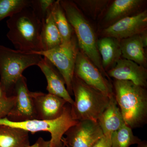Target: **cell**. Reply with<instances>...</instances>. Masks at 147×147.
<instances>
[{"instance_id": "8", "label": "cell", "mask_w": 147, "mask_h": 147, "mask_svg": "<svg viewBox=\"0 0 147 147\" xmlns=\"http://www.w3.org/2000/svg\"><path fill=\"white\" fill-rule=\"evenodd\" d=\"M74 75L88 86L109 96L114 94L113 84L79 49L76 56Z\"/></svg>"}, {"instance_id": "18", "label": "cell", "mask_w": 147, "mask_h": 147, "mask_svg": "<svg viewBox=\"0 0 147 147\" xmlns=\"http://www.w3.org/2000/svg\"><path fill=\"white\" fill-rule=\"evenodd\" d=\"M30 145L28 131L0 125V147H27Z\"/></svg>"}, {"instance_id": "13", "label": "cell", "mask_w": 147, "mask_h": 147, "mask_svg": "<svg viewBox=\"0 0 147 147\" xmlns=\"http://www.w3.org/2000/svg\"><path fill=\"white\" fill-rule=\"evenodd\" d=\"M107 73L108 77L115 80L130 81L137 86L146 88V68L132 61L120 59Z\"/></svg>"}, {"instance_id": "30", "label": "cell", "mask_w": 147, "mask_h": 147, "mask_svg": "<svg viewBox=\"0 0 147 147\" xmlns=\"http://www.w3.org/2000/svg\"><path fill=\"white\" fill-rule=\"evenodd\" d=\"M5 95H7L5 94V93L4 92L1 86V84H0V99L3 96H4Z\"/></svg>"}, {"instance_id": "22", "label": "cell", "mask_w": 147, "mask_h": 147, "mask_svg": "<svg viewBox=\"0 0 147 147\" xmlns=\"http://www.w3.org/2000/svg\"><path fill=\"white\" fill-rule=\"evenodd\" d=\"M132 129L125 124L112 133L111 147H129L131 145L138 144L142 141L133 134Z\"/></svg>"}, {"instance_id": "2", "label": "cell", "mask_w": 147, "mask_h": 147, "mask_svg": "<svg viewBox=\"0 0 147 147\" xmlns=\"http://www.w3.org/2000/svg\"><path fill=\"white\" fill-rule=\"evenodd\" d=\"M7 36L16 50L27 52L43 51L41 33L42 22L31 7L24 9L7 21Z\"/></svg>"}, {"instance_id": "6", "label": "cell", "mask_w": 147, "mask_h": 147, "mask_svg": "<svg viewBox=\"0 0 147 147\" xmlns=\"http://www.w3.org/2000/svg\"><path fill=\"white\" fill-rule=\"evenodd\" d=\"M79 121L75 120L71 115V105L67 103L63 113L58 118L52 120L35 119L21 122L9 121L6 117L0 118V125L21 129L34 134L38 131H47L51 134L50 147H65L62 139L65 133L76 124Z\"/></svg>"}, {"instance_id": "26", "label": "cell", "mask_w": 147, "mask_h": 147, "mask_svg": "<svg viewBox=\"0 0 147 147\" xmlns=\"http://www.w3.org/2000/svg\"><path fill=\"white\" fill-rule=\"evenodd\" d=\"M16 97L13 94L5 95L0 99V118L6 117L13 108Z\"/></svg>"}, {"instance_id": "12", "label": "cell", "mask_w": 147, "mask_h": 147, "mask_svg": "<svg viewBox=\"0 0 147 147\" xmlns=\"http://www.w3.org/2000/svg\"><path fill=\"white\" fill-rule=\"evenodd\" d=\"M37 119L52 120L59 117L68 103L57 96L41 92H31Z\"/></svg>"}, {"instance_id": "16", "label": "cell", "mask_w": 147, "mask_h": 147, "mask_svg": "<svg viewBox=\"0 0 147 147\" xmlns=\"http://www.w3.org/2000/svg\"><path fill=\"white\" fill-rule=\"evenodd\" d=\"M97 122L105 135H112L125 124L114 94L110 96L108 106L98 119Z\"/></svg>"}, {"instance_id": "10", "label": "cell", "mask_w": 147, "mask_h": 147, "mask_svg": "<svg viewBox=\"0 0 147 147\" xmlns=\"http://www.w3.org/2000/svg\"><path fill=\"white\" fill-rule=\"evenodd\" d=\"M13 94L16 97L15 103L7 118L13 122L24 121L36 119L31 92L29 91L26 79L23 75L16 82Z\"/></svg>"}, {"instance_id": "24", "label": "cell", "mask_w": 147, "mask_h": 147, "mask_svg": "<svg viewBox=\"0 0 147 147\" xmlns=\"http://www.w3.org/2000/svg\"><path fill=\"white\" fill-rule=\"evenodd\" d=\"M73 1L79 8H81L94 19L103 12L109 3V1L104 0H77Z\"/></svg>"}, {"instance_id": "17", "label": "cell", "mask_w": 147, "mask_h": 147, "mask_svg": "<svg viewBox=\"0 0 147 147\" xmlns=\"http://www.w3.org/2000/svg\"><path fill=\"white\" fill-rule=\"evenodd\" d=\"M97 46L102 67L107 73L115 66L121 56L119 40L105 36L97 41Z\"/></svg>"}, {"instance_id": "25", "label": "cell", "mask_w": 147, "mask_h": 147, "mask_svg": "<svg viewBox=\"0 0 147 147\" xmlns=\"http://www.w3.org/2000/svg\"><path fill=\"white\" fill-rule=\"evenodd\" d=\"M31 7L36 16L42 22L52 10L54 0H31Z\"/></svg>"}, {"instance_id": "7", "label": "cell", "mask_w": 147, "mask_h": 147, "mask_svg": "<svg viewBox=\"0 0 147 147\" xmlns=\"http://www.w3.org/2000/svg\"><path fill=\"white\" fill-rule=\"evenodd\" d=\"M79 50L75 34L71 39L47 51L34 52L47 59L58 69L64 80L69 94H73L72 85L76 56Z\"/></svg>"}, {"instance_id": "29", "label": "cell", "mask_w": 147, "mask_h": 147, "mask_svg": "<svg viewBox=\"0 0 147 147\" xmlns=\"http://www.w3.org/2000/svg\"><path fill=\"white\" fill-rule=\"evenodd\" d=\"M137 147H147V142L146 140L142 141L137 144Z\"/></svg>"}, {"instance_id": "11", "label": "cell", "mask_w": 147, "mask_h": 147, "mask_svg": "<svg viewBox=\"0 0 147 147\" xmlns=\"http://www.w3.org/2000/svg\"><path fill=\"white\" fill-rule=\"evenodd\" d=\"M147 26V11L145 10L116 21L105 28L103 34L119 40L146 31Z\"/></svg>"}, {"instance_id": "1", "label": "cell", "mask_w": 147, "mask_h": 147, "mask_svg": "<svg viewBox=\"0 0 147 147\" xmlns=\"http://www.w3.org/2000/svg\"><path fill=\"white\" fill-rule=\"evenodd\" d=\"M114 95L125 123L132 129L147 123V91L146 88L128 81L115 80Z\"/></svg>"}, {"instance_id": "14", "label": "cell", "mask_w": 147, "mask_h": 147, "mask_svg": "<svg viewBox=\"0 0 147 147\" xmlns=\"http://www.w3.org/2000/svg\"><path fill=\"white\" fill-rule=\"evenodd\" d=\"M37 66L46 78L47 84L46 89L48 93L61 98L72 105L74 100L67 90L64 80L53 64L44 57L42 58Z\"/></svg>"}, {"instance_id": "28", "label": "cell", "mask_w": 147, "mask_h": 147, "mask_svg": "<svg viewBox=\"0 0 147 147\" xmlns=\"http://www.w3.org/2000/svg\"><path fill=\"white\" fill-rule=\"evenodd\" d=\"M50 141H46L42 137H39L34 144L27 147H50Z\"/></svg>"}, {"instance_id": "20", "label": "cell", "mask_w": 147, "mask_h": 147, "mask_svg": "<svg viewBox=\"0 0 147 147\" xmlns=\"http://www.w3.org/2000/svg\"><path fill=\"white\" fill-rule=\"evenodd\" d=\"M142 2L141 0H115L108 9L105 21L110 22L128 16L139 8Z\"/></svg>"}, {"instance_id": "3", "label": "cell", "mask_w": 147, "mask_h": 147, "mask_svg": "<svg viewBox=\"0 0 147 147\" xmlns=\"http://www.w3.org/2000/svg\"><path fill=\"white\" fill-rule=\"evenodd\" d=\"M69 23L76 36L78 47L105 77L109 79L102 65L94 31L82 10L73 1H60Z\"/></svg>"}, {"instance_id": "5", "label": "cell", "mask_w": 147, "mask_h": 147, "mask_svg": "<svg viewBox=\"0 0 147 147\" xmlns=\"http://www.w3.org/2000/svg\"><path fill=\"white\" fill-rule=\"evenodd\" d=\"M42 57L36 53L0 45V84L5 94H13L15 84L23 71L31 66L37 65Z\"/></svg>"}, {"instance_id": "27", "label": "cell", "mask_w": 147, "mask_h": 147, "mask_svg": "<svg viewBox=\"0 0 147 147\" xmlns=\"http://www.w3.org/2000/svg\"><path fill=\"white\" fill-rule=\"evenodd\" d=\"M111 135H103L92 147H111Z\"/></svg>"}, {"instance_id": "23", "label": "cell", "mask_w": 147, "mask_h": 147, "mask_svg": "<svg viewBox=\"0 0 147 147\" xmlns=\"http://www.w3.org/2000/svg\"><path fill=\"white\" fill-rule=\"evenodd\" d=\"M31 0H0V21L31 7Z\"/></svg>"}, {"instance_id": "4", "label": "cell", "mask_w": 147, "mask_h": 147, "mask_svg": "<svg viewBox=\"0 0 147 147\" xmlns=\"http://www.w3.org/2000/svg\"><path fill=\"white\" fill-rule=\"evenodd\" d=\"M74 100L71 115L75 120L97 121L108 106L110 96L90 87L74 75L72 85Z\"/></svg>"}, {"instance_id": "21", "label": "cell", "mask_w": 147, "mask_h": 147, "mask_svg": "<svg viewBox=\"0 0 147 147\" xmlns=\"http://www.w3.org/2000/svg\"><path fill=\"white\" fill-rule=\"evenodd\" d=\"M52 12L55 24L61 37L62 42L69 41L74 35V32L69 23L59 0L55 1Z\"/></svg>"}, {"instance_id": "19", "label": "cell", "mask_w": 147, "mask_h": 147, "mask_svg": "<svg viewBox=\"0 0 147 147\" xmlns=\"http://www.w3.org/2000/svg\"><path fill=\"white\" fill-rule=\"evenodd\" d=\"M52 10L42 22L41 38L43 51L53 49L62 42L60 34L54 21Z\"/></svg>"}, {"instance_id": "9", "label": "cell", "mask_w": 147, "mask_h": 147, "mask_svg": "<svg viewBox=\"0 0 147 147\" xmlns=\"http://www.w3.org/2000/svg\"><path fill=\"white\" fill-rule=\"evenodd\" d=\"M103 135L97 121H80L69 129L62 142L66 147H92Z\"/></svg>"}, {"instance_id": "15", "label": "cell", "mask_w": 147, "mask_h": 147, "mask_svg": "<svg viewBox=\"0 0 147 147\" xmlns=\"http://www.w3.org/2000/svg\"><path fill=\"white\" fill-rule=\"evenodd\" d=\"M147 31L127 38L120 41L121 56L124 59L132 61L147 67V58L145 48L147 47Z\"/></svg>"}]
</instances>
